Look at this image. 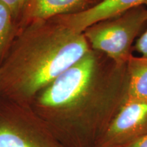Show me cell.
I'll return each mask as SVG.
<instances>
[{
	"label": "cell",
	"mask_w": 147,
	"mask_h": 147,
	"mask_svg": "<svg viewBox=\"0 0 147 147\" xmlns=\"http://www.w3.org/2000/svg\"><path fill=\"white\" fill-rule=\"evenodd\" d=\"M102 0H32L29 6L31 16L47 21L57 16L83 12Z\"/></svg>",
	"instance_id": "52a82bcc"
},
{
	"label": "cell",
	"mask_w": 147,
	"mask_h": 147,
	"mask_svg": "<svg viewBox=\"0 0 147 147\" xmlns=\"http://www.w3.org/2000/svg\"><path fill=\"white\" fill-rule=\"evenodd\" d=\"M126 65L128 75L126 100L147 102V57L132 55Z\"/></svg>",
	"instance_id": "ba28073f"
},
{
	"label": "cell",
	"mask_w": 147,
	"mask_h": 147,
	"mask_svg": "<svg viewBox=\"0 0 147 147\" xmlns=\"http://www.w3.org/2000/svg\"><path fill=\"white\" fill-rule=\"evenodd\" d=\"M142 5L147 7V0H102L83 12L59 16L54 18V20L74 32L82 34L97 22Z\"/></svg>",
	"instance_id": "8992f818"
},
{
	"label": "cell",
	"mask_w": 147,
	"mask_h": 147,
	"mask_svg": "<svg viewBox=\"0 0 147 147\" xmlns=\"http://www.w3.org/2000/svg\"><path fill=\"white\" fill-rule=\"evenodd\" d=\"M0 147H65L47 127L14 119H0Z\"/></svg>",
	"instance_id": "5b68a950"
},
{
	"label": "cell",
	"mask_w": 147,
	"mask_h": 147,
	"mask_svg": "<svg viewBox=\"0 0 147 147\" xmlns=\"http://www.w3.org/2000/svg\"><path fill=\"white\" fill-rule=\"evenodd\" d=\"M125 147H147V134Z\"/></svg>",
	"instance_id": "7c38bea8"
},
{
	"label": "cell",
	"mask_w": 147,
	"mask_h": 147,
	"mask_svg": "<svg viewBox=\"0 0 147 147\" xmlns=\"http://www.w3.org/2000/svg\"><path fill=\"white\" fill-rule=\"evenodd\" d=\"M147 134V102L126 100L93 147H125Z\"/></svg>",
	"instance_id": "277c9868"
},
{
	"label": "cell",
	"mask_w": 147,
	"mask_h": 147,
	"mask_svg": "<svg viewBox=\"0 0 147 147\" xmlns=\"http://www.w3.org/2000/svg\"><path fill=\"white\" fill-rule=\"evenodd\" d=\"M133 51L137 52L140 56L147 57V27L136 40Z\"/></svg>",
	"instance_id": "8fae6325"
},
{
	"label": "cell",
	"mask_w": 147,
	"mask_h": 147,
	"mask_svg": "<svg viewBox=\"0 0 147 147\" xmlns=\"http://www.w3.org/2000/svg\"><path fill=\"white\" fill-rule=\"evenodd\" d=\"M126 63L92 49L36 95L47 127L65 147H93L127 99Z\"/></svg>",
	"instance_id": "6da1fadb"
},
{
	"label": "cell",
	"mask_w": 147,
	"mask_h": 147,
	"mask_svg": "<svg viewBox=\"0 0 147 147\" xmlns=\"http://www.w3.org/2000/svg\"><path fill=\"white\" fill-rule=\"evenodd\" d=\"M24 31L0 66V89L17 100L38 94L89 51L84 34L55 20Z\"/></svg>",
	"instance_id": "7a4b0ae2"
},
{
	"label": "cell",
	"mask_w": 147,
	"mask_h": 147,
	"mask_svg": "<svg viewBox=\"0 0 147 147\" xmlns=\"http://www.w3.org/2000/svg\"><path fill=\"white\" fill-rule=\"evenodd\" d=\"M147 25V7H136L93 24L84 31L90 49L117 63L131 56L136 40Z\"/></svg>",
	"instance_id": "3957f363"
},
{
	"label": "cell",
	"mask_w": 147,
	"mask_h": 147,
	"mask_svg": "<svg viewBox=\"0 0 147 147\" xmlns=\"http://www.w3.org/2000/svg\"><path fill=\"white\" fill-rule=\"evenodd\" d=\"M12 15L8 7L0 1V54L10 40L12 29Z\"/></svg>",
	"instance_id": "9c48e42d"
},
{
	"label": "cell",
	"mask_w": 147,
	"mask_h": 147,
	"mask_svg": "<svg viewBox=\"0 0 147 147\" xmlns=\"http://www.w3.org/2000/svg\"><path fill=\"white\" fill-rule=\"evenodd\" d=\"M0 1L8 7L12 17L16 18L29 8L32 0H0Z\"/></svg>",
	"instance_id": "30bf717a"
}]
</instances>
